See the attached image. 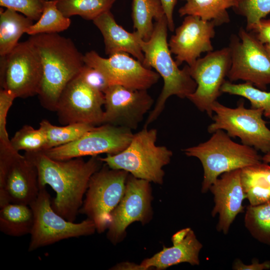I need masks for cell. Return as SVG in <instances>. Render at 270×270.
<instances>
[{"instance_id":"obj_34","label":"cell","mask_w":270,"mask_h":270,"mask_svg":"<svg viewBox=\"0 0 270 270\" xmlns=\"http://www.w3.org/2000/svg\"><path fill=\"white\" fill-rule=\"evenodd\" d=\"M48 0H0V6L22 14L32 20L40 18Z\"/></svg>"},{"instance_id":"obj_35","label":"cell","mask_w":270,"mask_h":270,"mask_svg":"<svg viewBox=\"0 0 270 270\" xmlns=\"http://www.w3.org/2000/svg\"><path fill=\"white\" fill-rule=\"evenodd\" d=\"M16 98L10 92L0 90V146L10 147V140L6 130V118L10 108Z\"/></svg>"},{"instance_id":"obj_40","label":"cell","mask_w":270,"mask_h":270,"mask_svg":"<svg viewBox=\"0 0 270 270\" xmlns=\"http://www.w3.org/2000/svg\"><path fill=\"white\" fill-rule=\"evenodd\" d=\"M110 270H144L140 264H136L124 262L118 264L112 267Z\"/></svg>"},{"instance_id":"obj_9","label":"cell","mask_w":270,"mask_h":270,"mask_svg":"<svg viewBox=\"0 0 270 270\" xmlns=\"http://www.w3.org/2000/svg\"><path fill=\"white\" fill-rule=\"evenodd\" d=\"M128 174L104 163L91 176L80 213L94 222L98 232L107 230L112 213L124 194Z\"/></svg>"},{"instance_id":"obj_19","label":"cell","mask_w":270,"mask_h":270,"mask_svg":"<svg viewBox=\"0 0 270 270\" xmlns=\"http://www.w3.org/2000/svg\"><path fill=\"white\" fill-rule=\"evenodd\" d=\"M241 169L222 174L210 186L214 196V206L212 211L214 217L218 214L217 230L226 234L236 216L243 212L242 204L246 198L240 178Z\"/></svg>"},{"instance_id":"obj_18","label":"cell","mask_w":270,"mask_h":270,"mask_svg":"<svg viewBox=\"0 0 270 270\" xmlns=\"http://www.w3.org/2000/svg\"><path fill=\"white\" fill-rule=\"evenodd\" d=\"M216 26L212 21L194 16H185L168 42L170 51L176 56L178 66L184 62L191 66L202 52L214 50L212 39L216 34Z\"/></svg>"},{"instance_id":"obj_32","label":"cell","mask_w":270,"mask_h":270,"mask_svg":"<svg viewBox=\"0 0 270 270\" xmlns=\"http://www.w3.org/2000/svg\"><path fill=\"white\" fill-rule=\"evenodd\" d=\"M232 8L235 14L246 18V29L250 31L270 13V0H236Z\"/></svg>"},{"instance_id":"obj_16","label":"cell","mask_w":270,"mask_h":270,"mask_svg":"<svg viewBox=\"0 0 270 270\" xmlns=\"http://www.w3.org/2000/svg\"><path fill=\"white\" fill-rule=\"evenodd\" d=\"M84 60L86 64L100 72L110 86L118 84L134 90H148L160 78L158 72L146 68L127 53L119 52L104 58L90 50L84 54Z\"/></svg>"},{"instance_id":"obj_27","label":"cell","mask_w":270,"mask_h":270,"mask_svg":"<svg viewBox=\"0 0 270 270\" xmlns=\"http://www.w3.org/2000/svg\"><path fill=\"white\" fill-rule=\"evenodd\" d=\"M71 24L70 18L65 16L58 9L56 0L46 2L42 14L38 20L30 26L26 34H54L67 30Z\"/></svg>"},{"instance_id":"obj_11","label":"cell","mask_w":270,"mask_h":270,"mask_svg":"<svg viewBox=\"0 0 270 270\" xmlns=\"http://www.w3.org/2000/svg\"><path fill=\"white\" fill-rule=\"evenodd\" d=\"M40 191L36 168L24 154L0 146V207L9 203L29 205Z\"/></svg>"},{"instance_id":"obj_8","label":"cell","mask_w":270,"mask_h":270,"mask_svg":"<svg viewBox=\"0 0 270 270\" xmlns=\"http://www.w3.org/2000/svg\"><path fill=\"white\" fill-rule=\"evenodd\" d=\"M214 115L213 122L208 127L212 134L221 130L231 138H239L242 144L266 154L270 152V130L262 118L263 110L246 108L244 101H240L236 108L226 106L217 100L212 105Z\"/></svg>"},{"instance_id":"obj_17","label":"cell","mask_w":270,"mask_h":270,"mask_svg":"<svg viewBox=\"0 0 270 270\" xmlns=\"http://www.w3.org/2000/svg\"><path fill=\"white\" fill-rule=\"evenodd\" d=\"M102 124L136 130L151 109L154 100L146 90H134L118 84L104 93Z\"/></svg>"},{"instance_id":"obj_10","label":"cell","mask_w":270,"mask_h":270,"mask_svg":"<svg viewBox=\"0 0 270 270\" xmlns=\"http://www.w3.org/2000/svg\"><path fill=\"white\" fill-rule=\"evenodd\" d=\"M228 46L231 56L229 81L242 80L266 90L270 84V52L264 44L240 28L238 35L231 34Z\"/></svg>"},{"instance_id":"obj_20","label":"cell","mask_w":270,"mask_h":270,"mask_svg":"<svg viewBox=\"0 0 270 270\" xmlns=\"http://www.w3.org/2000/svg\"><path fill=\"white\" fill-rule=\"evenodd\" d=\"M173 245L164 247L152 256L144 259L140 264L144 270L154 268L164 270L182 262L199 265V254L202 248L194 231L190 228H183L172 237Z\"/></svg>"},{"instance_id":"obj_28","label":"cell","mask_w":270,"mask_h":270,"mask_svg":"<svg viewBox=\"0 0 270 270\" xmlns=\"http://www.w3.org/2000/svg\"><path fill=\"white\" fill-rule=\"evenodd\" d=\"M116 0H56V6L67 18L78 15L93 20L110 10Z\"/></svg>"},{"instance_id":"obj_37","label":"cell","mask_w":270,"mask_h":270,"mask_svg":"<svg viewBox=\"0 0 270 270\" xmlns=\"http://www.w3.org/2000/svg\"><path fill=\"white\" fill-rule=\"evenodd\" d=\"M249 32L262 44H270V19H262Z\"/></svg>"},{"instance_id":"obj_7","label":"cell","mask_w":270,"mask_h":270,"mask_svg":"<svg viewBox=\"0 0 270 270\" xmlns=\"http://www.w3.org/2000/svg\"><path fill=\"white\" fill-rule=\"evenodd\" d=\"M42 78L40 53L28 39L18 42L8 54L0 58V84L16 98L38 95Z\"/></svg>"},{"instance_id":"obj_41","label":"cell","mask_w":270,"mask_h":270,"mask_svg":"<svg viewBox=\"0 0 270 270\" xmlns=\"http://www.w3.org/2000/svg\"><path fill=\"white\" fill-rule=\"evenodd\" d=\"M262 160L265 163H270V152L266 154L262 157Z\"/></svg>"},{"instance_id":"obj_38","label":"cell","mask_w":270,"mask_h":270,"mask_svg":"<svg viewBox=\"0 0 270 270\" xmlns=\"http://www.w3.org/2000/svg\"><path fill=\"white\" fill-rule=\"evenodd\" d=\"M270 268V261L260 263L258 260H253L250 264H246L240 260L236 259L232 265V269L235 270H264Z\"/></svg>"},{"instance_id":"obj_31","label":"cell","mask_w":270,"mask_h":270,"mask_svg":"<svg viewBox=\"0 0 270 270\" xmlns=\"http://www.w3.org/2000/svg\"><path fill=\"white\" fill-rule=\"evenodd\" d=\"M10 146L14 150L25 152L45 151L47 140L43 130L35 129L29 125L24 126L10 140Z\"/></svg>"},{"instance_id":"obj_5","label":"cell","mask_w":270,"mask_h":270,"mask_svg":"<svg viewBox=\"0 0 270 270\" xmlns=\"http://www.w3.org/2000/svg\"><path fill=\"white\" fill-rule=\"evenodd\" d=\"M157 130L144 128L134 134L128 146L116 154L100 157L111 168L121 170L132 176L158 184H162L164 172L172 152L166 146L156 144Z\"/></svg>"},{"instance_id":"obj_36","label":"cell","mask_w":270,"mask_h":270,"mask_svg":"<svg viewBox=\"0 0 270 270\" xmlns=\"http://www.w3.org/2000/svg\"><path fill=\"white\" fill-rule=\"evenodd\" d=\"M78 76L88 86L103 94L110 86L108 79L100 72L85 64Z\"/></svg>"},{"instance_id":"obj_3","label":"cell","mask_w":270,"mask_h":270,"mask_svg":"<svg viewBox=\"0 0 270 270\" xmlns=\"http://www.w3.org/2000/svg\"><path fill=\"white\" fill-rule=\"evenodd\" d=\"M168 22L166 16L154 24L152 36L148 41H140L144 54L142 64L154 68L164 80V86L144 126L156 120L162 112L168 99L172 96L185 98L196 90L197 84L192 78L187 64L180 69L172 56L167 41Z\"/></svg>"},{"instance_id":"obj_24","label":"cell","mask_w":270,"mask_h":270,"mask_svg":"<svg viewBox=\"0 0 270 270\" xmlns=\"http://www.w3.org/2000/svg\"><path fill=\"white\" fill-rule=\"evenodd\" d=\"M34 20L14 10H0V56L9 53Z\"/></svg>"},{"instance_id":"obj_30","label":"cell","mask_w":270,"mask_h":270,"mask_svg":"<svg viewBox=\"0 0 270 270\" xmlns=\"http://www.w3.org/2000/svg\"><path fill=\"white\" fill-rule=\"evenodd\" d=\"M221 92L246 98L252 108L262 109L264 116L270 118V92L259 89L250 82L236 84L229 80L224 82Z\"/></svg>"},{"instance_id":"obj_13","label":"cell","mask_w":270,"mask_h":270,"mask_svg":"<svg viewBox=\"0 0 270 270\" xmlns=\"http://www.w3.org/2000/svg\"><path fill=\"white\" fill-rule=\"evenodd\" d=\"M133 135L130 129L102 124L94 126L75 141L43 152L49 158L58 160L102 154H116L128 146Z\"/></svg>"},{"instance_id":"obj_2","label":"cell","mask_w":270,"mask_h":270,"mask_svg":"<svg viewBox=\"0 0 270 270\" xmlns=\"http://www.w3.org/2000/svg\"><path fill=\"white\" fill-rule=\"evenodd\" d=\"M28 39L37 48L42 62L40 102L46 109L56 112L63 90L84 64V54L70 38L58 33L36 34Z\"/></svg>"},{"instance_id":"obj_22","label":"cell","mask_w":270,"mask_h":270,"mask_svg":"<svg viewBox=\"0 0 270 270\" xmlns=\"http://www.w3.org/2000/svg\"><path fill=\"white\" fill-rule=\"evenodd\" d=\"M186 2L178 12L180 17L192 15L206 21H212L216 26L228 24L230 18L228 10L232 8L236 0H180Z\"/></svg>"},{"instance_id":"obj_1","label":"cell","mask_w":270,"mask_h":270,"mask_svg":"<svg viewBox=\"0 0 270 270\" xmlns=\"http://www.w3.org/2000/svg\"><path fill=\"white\" fill-rule=\"evenodd\" d=\"M36 166L39 186H50L56 192L52 200L54 210L68 220L74 222L83 202L92 174L104 164L98 156L86 160L82 158L53 160L43 151L25 152Z\"/></svg>"},{"instance_id":"obj_42","label":"cell","mask_w":270,"mask_h":270,"mask_svg":"<svg viewBox=\"0 0 270 270\" xmlns=\"http://www.w3.org/2000/svg\"><path fill=\"white\" fill-rule=\"evenodd\" d=\"M267 50L270 52V44H264Z\"/></svg>"},{"instance_id":"obj_23","label":"cell","mask_w":270,"mask_h":270,"mask_svg":"<svg viewBox=\"0 0 270 270\" xmlns=\"http://www.w3.org/2000/svg\"><path fill=\"white\" fill-rule=\"evenodd\" d=\"M34 220L29 205L9 203L0 207V230L6 235L18 237L30 234Z\"/></svg>"},{"instance_id":"obj_26","label":"cell","mask_w":270,"mask_h":270,"mask_svg":"<svg viewBox=\"0 0 270 270\" xmlns=\"http://www.w3.org/2000/svg\"><path fill=\"white\" fill-rule=\"evenodd\" d=\"M94 126L79 123L57 126L52 124L46 120H43L40 123V128L46 136V150L75 141Z\"/></svg>"},{"instance_id":"obj_15","label":"cell","mask_w":270,"mask_h":270,"mask_svg":"<svg viewBox=\"0 0 270 270\" xmlns=\"http://www.w3.org/2000/svg\"><path fill=\"white\" fill-rule=\"evenodd\" d=\"M104 103V94L88 86L77 75L62 92L56 112L63 125L79 123L98 126L102 124Z\"/></svg>"},{"instance_id":"obj_6","label":"cell","mask_w":270,"mask_h":270,"mask_svg":"<svg viewBox=\"0 0 270 270\" xmlns=\"http://www.w3.org/2000/svg\"><path fill=\"white\" fill-rule=\"evenodd\" d=\"M52 200L46 186H42L37 198L30 204L34 220L29 252L64 240L90 236L96 231L94 223L88 218L78 223L65 219L54 210Z\"/></svg>"},{"instance_id":"obj_12","label":"cell","mask_w":270,"mask_h":270,"mask_svg":"<svg viewBox=\"0 0 270 270\" xmlns=\"http://www.w3.org/2000/svg\"><path fill=\"white\" fill-rule=\"evenodd\" d=\"M188 66L197 87L187 98L200 112L212 118V105L222 94L221 88L231 66L230 48L228 46L207 52Z\"/></svg>"},{"instance_id":"obj_4","label":"cell","mask_w":270,"mask_h":270,"mask_svg":"<svg viewBox=\"0 0 270 270\" xmlns=\"http://www.w3.org/2000/svg\"><path fill=\"white\" fill-rule=\"evenodd\" d=\"M230 138L224 130H219L213 132L207 141L183 150L186 156L196 158L202 163V193L209 190L222 174L262 162V157L256 150L236 142Z\"/></svg>"},{"instance_id":"obj_29","label":"cell","mask_w":270,"mask_h":270,"mask_svg":"<svg viewBox=\"0 0 270 270\" xmlns=\"http://www.w3.org/2000/svg\"><path fill=\"white\" fill-rule=\"evenodd\" d=\"M244 224L250 234L260 242L270 245V200L248 206Z\"/></svg>"},{"instance_id":"obj_25","label":"cell","mask_w":270,"mask_h":270,"mask_svg":"<svg viewBox=\"0 0 270 270\" xmlns=\"http://www.w3.org/2000/svg\"><path fill=\"white\" fill-rule=\"evenodd\" d=\"M165 15L160 0H132V18L134 28L143 40L148 41L154 30L153 20L157 21Z\"/></svg>"},{"instance_id":"obj_33","label":"cell","mask_w":270,"mask_h":270,"mask_svg":"<svg viewBox=\"0 0 270 270\" xmlns=\"http://www.w3.org/2000/svg\"><path fill=\"white\" fill-rule=\"evenodd\" d=\"M240 178L243 188L256 186L270 189V166L261 162L242 168Z\"/></svg>"},{"instance_id":"obj_21","label":"cell","mask_w":270,"mask_h":270,"mask_svg":"<svg viewBox=\"0 0 270 270\" xmlns=\"http://www.w3.org/2000/svg\"><path fill=\"white\" fill-rule=\"evenodd\" d=\"M92 22L103 36L106 55L124 52L143 62L144 54L140 43L142 39L135 31L130 32L118 24L110 10L102 13Z\"/></svg>"},{"instance_id":"obj_14","label":"cell","mask_w":270,"mask_h":270,"mask_svg":"<svg viewBox=\"0 0 270 270\" xmlns=\"http://www.w3.org/2000/svg\"><path fill=\"white\" fill-rule=\"evenodd\" d=\"M150 182L136 178L129 174L124 194L111 214L106 237L113 244L122 242L127 228L135 222L144 224L152 216V200Z\"/></svg>"},{"instance_id":"obj_39","label":"cell","mask_w":270,"mask_h":270,"mask_svg":"<svg viewBox=\"0 0 270 270\" xmlns=\"http://www.w3.org/2000/svg\"><path fill=\"white\" fill-rule=\"evenodd\" d=\"M160 1L164 10L168 30L171 32H174V24L173 12L177 3V0H160Z\"/></svg>"}]
</instances>
